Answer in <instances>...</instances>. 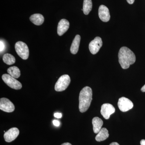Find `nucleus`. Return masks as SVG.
Returning <instances> with one entry per match:
<instances>
[{
    "label": "nucleus",
    "mask_w": 145,
    "mask_h": 145,
    "mask_svg": "<svg viewBox=\"0 0 145 145\" xmlns=\"http://www.w3.org/2000/svg\"><path fill=\"white\" fill-rule=\"evenodd\" d=\"M119 61L123 69H127L130 65L134 64L136 61L134 53L127 47H122L120 48L118 54Z\"/></svg>",
    "instance_id": "1"
},
{
    "label": "nucleus",
    "mask_w": 145,
    "mask_h": 145,
    "mask_svg": "<svg viewBox=\"0 0 145 145\" xmlns=\"http://www.w3.org/2000/svg\"><path fill=\"white\" fill-rule=\"evenodd\" d=\"M92 100V91L88 86L82 89L79 95V108L82 113L86 111L90 106Z\"/></svg>",
    "instance_id": "2"
},
{
    "label": "nucleus",
    "mask_w": 145,
    "mask_h": 145,
    "mask_svg": "<svg viewBox=\"0 0 145 145\" xmlns=\"http://www.w3.org/2000/svg\"><path fill=\"white\" fill-rule=\"evenodd\" d=\"M15 49L18 55L24 60L27 59L29 56V50L27 45L22 41H19L15 44Z\"/></svg>",
    "instance_id": "3"
},
{
    "label": "nucleus",
    "mask_w": 145,
    "mask_h": 145,
    "mask_svg": "<svg viewBox=\"0 0 145 145\" xmlns=\"http://www.w3.org/2000/svg\"><path fill=\"white\" fill-rule=\"evenodd\" d=\"M71 82V79L69 75H64L59 78V80L55 84V91H62L67 88Z\"/></svg>",
    "instance_id": "4"
},
{
    "label": "nucleus",
    "mask_w": 145,
    "mask_h": 145,
    "mask_svg": "<svg viewBox=\"0 0 145 145\" xmlns=\"http://www.w3.org/2000/svg\"><path fill=\"white\" fill-rule=\"evenodd\" d=\"M2 78L4 82L10 88L17 90L22 88V84L8 74H3Z\"/></svg>",
    "instance_id": "5"
},
{
    "label": "nucleus",
    "mask_w": 145,
    "mask_h": 145,
    "mask_svg": "<svg viewBox=\"0 0 145 145\" xmlns=\"http://www.w3.org/2000/svg\"><path fill=\"white\" fill-rule=\"evenodd\" d=\"M118 106L121 111L125 112L133 108V104L132 101H131L129 99L123 97L119 99Z\"/></svg>",
    "instance_id": "6"
},
{
    "label": "nucleus",
    "mask_w": 145,
    "mask_h": 145,
    "mask_svg": "<svg viewBox=\"0 0 145 145\" xmlns=\"http://www.w3.org/2000/svg\"><path fill=\"white\" fill-rule=\"evenodd\" d=\"M15 106L13 103L7 98L0 99V109L7 112H11L15 110Z\"/></svg>",
    "instance_id": "7"
},
{
    "label": "nucleus",
    "mask_w": 145,
    "mask_h": 145,
    "mask_svg": "<svg viewBox=\"0 0 145 145\" xmlns=\"http://www.w3.org/2000/svg\"><path fill=\"white\" fill-rule=\"evenodd\" d=\"M103 45L102 39L100 37H96L94 40L91 41L89 45L90 52L93 54L98 53Z\"/></svg>",
    "instance_id": "8"
},
{
    "label": "nucleus",
    "mask_w": 145,
    "mask_h": 145,
    "mask_svg": "<svg viewBox=\"0 0 145 145\" xmlns=\"http://www.w3.org/2000/svg\"><path fill=\"white\" fill-rule=\"evenodd\" d=\"M115 111V108L111 104H104L101 106V114L105 119H109L110 115L113 114Z\"/></svg>",
    "instance_id": "9"
},
{
    "label": "nucleus",
    "mask_w": 145,
    "mask_h": 145,
    "mask_svg": "<svg viewBox=\"0 0 145 145\" xmlns=\"http://www.w3.org/2000/svg\"><path fill=\"white\" fill-rule=\"evenodd\" d=\"M20 131L17 128L13 127L5 133V140L7 142H10L15 140L19 135Z\"/></svg>",
    "instance_id": "10"
},
{
    "label": "nucleus",
    "mask_w": 145,
    "mask_h": 145,
    "mask_svg": "<svg viewBox=\"0 0 145 145\" xmlns=\"http://www.w3.org/2000/svg\"><path fill=\"white\" fill-rule=\"evenodd\" d=\"M99 16L103 22H108L110 17L108 8L105 5L100 6L99 9Z\"/></svg>",
    "instance_id": "11"
},
{
    "label": "nucleus",
    "mask_w": 145,
    "mask_h": 145,
    "mask_svg": "<svg viewBox=\"0 0 145 145\" xmlns=\"http://www.w3.org/2000/svg\"><path fill=\"white\" fill-rule=\"evenodd\" d=\"M69 27V23L66 19H63L60 21L57 27V34L59 36L65 34Z\"/></svg>",
    "instance_id": "12"
},
{
    "label": "nucleus",
    "mask_w": 145,
    "mask_h": 145,
    "mask_svg": "<svg viewBox=\"0 0 145 145\" xmlns=\"http://www.w3.org/2000/svg\"><path fill=\"white\" fill-rule=\"evenodd\" d=\"M81 37L79 35H77L75 36L71 46L70 51L72 54H77L79 50L80 42Z\"/></svg>",
    "instance_id": "13"
},
{
    "label": "nucleus",
    "mask_w": 145,
    "mask_h": 145,
    "mask_svg": "<svg viewBox=\"0 0 145 145\" xmlns=\"http://www.w3.org/2000/svg\"><path fill=\"white\" fill-rule=\"evenodd\" d=\"M29 20L34 24L37 25H40L43 23L44 18L41 14L36 13L31 15L29 18Z\"/></svg>",
    "instance_id": "14"
},
{
    "label": "nucleus",
    "mask_w": 145,
    "mask_h": 145,
    "mask_svg": "<svg viewBox=\"0 0 145 145\" xmlns=\"http://www.w3.org/2000/svg\"><path fill=\"white\" fill-rule=\"evenodd\" d=\"M92 123L93 131L95 133H98L102 129L103 123V120L98 117H95L92 119Z\"/></svg>",
    "instance_id": "15"
},
{
    "label": "nucleus",
    "mask_w": 145,
    "mask_h": 145,
    "mask_svg": "<svg viewBox=\"0 0 145 145\" xmlns=\"http://www.w3.org/2000/svg\"><path fill=\"white\" fill-rule=\"evenodd\" d=\"M108 131L105 128H103L96 135L95 139L97 142H101L106 140L109 137Z\"/></svg>",
    "instance_id": "16"
},
{
    "label": "nucleus",
    "mask_w": 145,
    "mask_h": 145,
    "mask_svg": "<svg viewBox=\"0 0 145 145\" xmlns=\"http://www.w3.org/2000/svg\"><path fill=\"white\" fill-rule=\"evenodd\" d=\"M92 8L91 0H84L83 3V11L85 15H88Z\"/></svg>",
    "instance_id": "17"
},
{
    "label": "nucleus",
    "mask_w": 145,
    "mask_h": 145,
    "mask_svg": "<svg viewBox=\"0 0 145 145\" xmlns=\"http://www.w3.org/2000/svg\"><path fill=\"white\" fill-rule=\"evenodd\" d=\"M7 72L10 76L15 78H18L21 75L20 71L17 67L13 66L7 69Z\"/></svg>",
    "instance_id": "18"
},
{
    "label": "nucleus",
    "mask_w": 145,
    "mask_h": 145,
    "mask_svg": "<svg viewBox=\"0 0 145 145\" xmlns=\"http://www.w3.org/2000/svg\"><path fill=\"white\" fill-rule=\"evenodd\" d=\"M3 60L4 62L8 65H13L16 62L15 57L12 54L7 53L3 55Z\"/></svg>",
    "instance_id": "19"
},
{
    "label": "nucleus",
    "mask_w": 145,
    "mask_h": 145,
    "mask_svg": "<svg viewBox=\"0 0 145 145\" xmlns=\"http://www.w3.org/2000/svg\"><path fill=\"white\" fill-rule=\"evenodd\" d=\"M5 48V44L3 42V41L2 40H1V42H0V51H1V53L3 51Z\"/></svg>",
    "instance_id": "20"
},
{
    "label": "nucleus",
    "mask_w": 145,
    "mask_h": 145,
    "mask_svg": "<svg viewBox=\"0 0 145 145\" xmlns=\"http://www.w3.org/2000/svg\"><path fill=\"white\" fill-rule=\"evenodd\" d=\"M62 115L61 113H59V112H57V113H54V117H56V118H58V119H60V118H61Z\"/></svg>",
    "instance_id": "21"
},
{
    "label": "nucleus",
    "mask_w": 145,
    "mask_h": 145,
    "mask_svg": "<svg viewBox=\"0 0 145 145\" xmlns=\"http://www.w3.org/2000/svg\"><path fill=\"white\" fill-rule=\"evenodd\" d=\"M53 124L55 126L59 127L60 125V122L57 120H54L53 121Z\"/></svg>",
    "instance_id": "22"
},
{
    "label": "nucleus",
    "mask_w": 145,
    "mask_h": 145,
    "mask_svg": "<svg viewBox=\"0 0 145 145\" xmlns=\"http://www.w3.org/2000/svg\"><path fill=\"white\" fill-rule=\"evenodd\" d=\"M127 1L129 4H133L135 1V0H127Z\"/></svg>",
    "instance_id": "23"
},
{
    "label": "nucleus",
    "mask_w": 145,
    "mask_h": 145,
    "mask_svg": "<svg viewBox=\"0 0 145 145\" xmlns=\"http://www.w3.org/2000/svg\"><path fill=\"white\" fill-rule=\"evenodd\" d=\"M141 145H145V140H142L140 142Z\"/></svg>",
    "instance_id": "24"
},
{
    "label": "nucleus",
    "mask_w": 145,
    "mask_h": 145,
    "mask_svg": "<svg viewBox=\"0 0 145 145\" xmlns=\"http://www.w3.org/2000/svg\"><path fill=\"white\" fill-rule=\"evenodd\" d=\"M109 145H120L119 144H118V143L117 142H112L111 143V144H110Z\"/></svg>",
    "instance_id": "25"
},
{
    "label": "nucleus",
    "mask_w": 145,
    "mask_h": 145,
    "mask_svg": "<svg viewBox=\"0 0 145 145\" xmlns=\"http://www.w3.org/2000/svg\"><path fill=\"white\" fill-rule=\"evenodd\" d=\"M141 91H142V92H145V85L144 86H143L142 88H141Z\"/></svg>",
    "instance_id": "26"
},
{
    "label": "nucleus",
    "mask_w": 145,
    "mask_h": 145,
    "mask_svg": "<svg viewBox=\"0 0 145 145\" xmlns=\"http://www.w3.org/2000/svg\"><path fill=\"white\" fill-rule=\"evenodd\" d=\"M61 145H72L69 143H65L62 144Z\"/></svg>",
    "instance_id": "27"
}]
</instances>
